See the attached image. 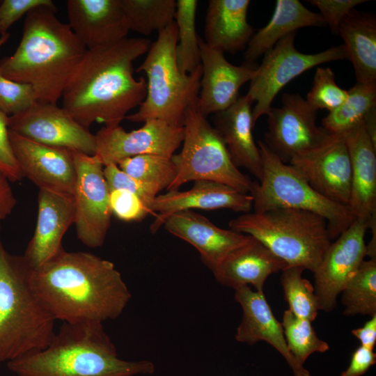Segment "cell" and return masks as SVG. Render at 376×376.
<instances>
[{"mask_svg":"<svg viewBox=\"0 0 376 376\" xmlns=\"http://www.w3.org/2000/svg\"><path fill=\"white\" fill-rule=\"evenodd\" d=\"M31 288L55 320L101 322L117 318L132 295L113 263L88 252L62 249L36 269Z\"/></svg>","mask_w":376,"mask_h":376,"instance_id":"6da1fadb","label":"cell"},{"mask_svg":"<svg viewBox=\"0 0 376 376\" xmlns=\"http://www.w3.org/2000/svg\"><path fill=\"white\" fill-rule=\"evenodd\" d=\"M150 40L126 38L87 49L61 96L63 107L82 126L120 125L146 95L145 78L134 77V62L147 53Z\"/></svg>","mask_w":376,"mask_h":376,"instance_id":"7a4b0ae2","label":"cell"},{"mask_svg":"<svg viewBox=\"0 0 376 376\" xmlns=\"http://www.w3.org/2000/svg\"><path fill=\"white\" fill-rule=\"evenodd\" d=\"M57 8L38 6L29 11L15 52L0 60V73L28 84L38 102L57 104L87 49L68 24L56 15Z\"/></svg>","mask_w":376,"mask_h":376,"instance_id":"3957f363","label":"cell"},{"mask_svg":"<svg viewBox=\"0 0 376 376\" xmlns=\"http://www.w3.org/2000/svg\"><path fill=\"white\" fill-rule=\"evenodd\" d=\"M16 376H136L152 374L149 361H125L103 323H64L48 345L7 362Z\"/></svg>","mask_w":376,"mask_h":376,"instance_id":"277c9868","label":"cell"},{"mask_svg":"<svg viewBox=\"0 0 376 376\" xmlns=\"http://www.w3.org/2000/svg\"><path fill=\"white\" fill-rule=\"evenodd\" d=\"M22 256L9 253L0 237V363L45 348L55 334V320L29 280Z\"/></svg>","mask_w":376,"mask_h":376,"instance_id":"5b68a950","label":"cell"},{"mask_svg":"<svg viewBox=\"0 0 376 376\" xmlns=\"http://www.w3.org/2000/svg\"><path fill=\"white\" fill-rule=\"evenodd\" d=\"M229 226L261 242L288 266L301 267L313 273L331 243L326 220L301 210L243 213L231 219Z\"/></svg>","mask_w":376,"mask_h":376,"instance_id":"8992f818","label":"cell"},{"mask_svg":"<svg viewBox=\"0 0 376 376\" xmlns=\"http://www.w3.org/2000/svg\"><path fill=\"white\" fill-rule=\"evenodd\" d=\"M178 29L175 21L158 33L137 68L147 77V91L137 111L125 119L134 123L160 120L182 126L188 107L198 98L202 75L201 65L192 73H182L175 60Z\"/></svg>","mask_w":376,"mask_h":376,"instance_id":"52a82bcc","label":"cell"},{"mask_svg":"<svg viewBox=\"0 0 376 376\" xmlns=\"http://www.w3.org/2000/svg\"><path fill=\"white\" fill-rule=\"evenodd\" d=\"M262 175L253 182L250 195L254 212L292 208L316 214L324 218L330 239H336L355 219L347 205L332 201L315 191L290 164L284 163L264 143H258Z\"/></svg>","mask_w":376,"mask_h":376,"instance_id":"ba28073f","label":"cell"},{"mask_svg":"<svg viewBox=\"0 0 376 376\" xmlns=\"http://www.w3.org/2000/svg\"><path fill=\"white\" fill-rule=\"evenodd\" d=\"M196 102L185 113L182 148L171 157L176 175L167 190H178L191 181L208 180L250 194L253 181L234 165L220 134L198 111Z\"/></svg>","mask_w":376,"mask_h":376,"instance_id":"9c48e42d","label":"cell"},{"mask_svg":"<svg viewBox=\"0 0 376 376\" xmlns=\"http://www.w3.org/2000/svg\"><path fill=\"white\" fill-rule=\"evenodd\" d=\"M296 33L283 37L264 54L262 63L250 81L246 95L253 103L256 102L252 109L254 126L260 116L267 115L279 91L295 77L324 63L347 59L343 45L315 54L299 52L294 43Z\"/></svg>","mask_w":376,"mask_h":376,"instance_id":"30bf717a","label":"cell"},{"mask_svg":"<svg viewBox=\"0 0 376 376\" xmlns=\"http://www.w3.org/2000/svg\"><path fill=\"white\" fill-rule=\"evenodd\" d=\"M76 181L72 194L78 239L90 248L101 246L110 227L112 212L104 166L94 155L73 152Z\"/></svg>","mask_w":376,"mask_h":376,"instance_id":"8fae6325","label":"cell"},{"mask_svg":"<svg viewBox=\"0 0 376 376\" xmlns=\"http://www.w3.org/2000/svg\"><path fill=\"white\" fill-rule=\"evenodd\" d=\"M317 111L299 94L285 93L280 107H271L267 116L266 146L281 161L289 164L319 146L329 134L316 125Z\"/></svg>","mask_w":376,"mask_h":376,"instance_id":"7c38bea8","label":"cell"},{"mask_svg":"<svg viewBox=\"0 0 376 376\" xmlns=\"http://www.w3.org/2000/svg\"><path fill=\"white\" fill-rule=\"evenodd\" d=\"M93 155L104 166L141 155L172 157L182 143L183 126L148 120L139 129L127 132L120 125L103 127L95 134Z\"/></svg>","mask_w":376,"mask_h":376,"instance_id":"4fadbf2b","label":"cell"},{"mask_svg":"<svg viewBox=\"0 0 376 376\" xmlns=\"http://www.w3.org/2000/svg\"><path fill=\"white\" fill-rule=\"evenodd\" d=\"M9 130L40 143L93 155L95 137L57 104L36 102L8 117Z\"/></svg>","mask_w":376,"mask_h":376,"instance_id":"5bb4252c","label":"cell"},{"mask_svg":"<svg viewBox=\"0 0 376 376\" xmlns=\"http://www.w3.org/2000/svg\"><path fill=\"white\" fill-rule=\"evenodd\" d=\"M368 224L357 219L328 247L313 272L314 291L319 309L330 312L338 295L367 256L365 234Z\"/></svg>","mask_w":376,"mask_h":376,"instance_id":"9a60e30c","label":"cell"},{"mask_svg":"<svg viewBox=\"0 0 376 376\" xmlns=\"http://www.w3.org/2000/svg\"><path fill=\"white\" fill-rule=\"evenodd\" d=\"M319 194L347 205L351 192V160L343 134H331L317 147L289 163Z\"/></svg>","mask_w":376,"mask_h":376,"instance_id":"2e32d148","label":"cell"},{"mask_svg":"<svg viewBox=\"0 0 376 376\" xmlns=\"http://www.w3.org/2000/svg\"><path fill=\"white\" fill-rule=\"evenodd\" d=\"M9 137L24 178L40 189L72 195L76 181L73 150L40 143L10 130Z\"/></svg>","mask_w":376,"mask_h":376,"instance_id":"e0dca14e","label":"cell"},{"mask_svg":"<svg viewBox=\"0 0 376 376\" xmlns=\"http://www.w3.org/2000/svg\"><path fill=\"white\" fill-rule=\"evenodd\" d=\"M199 45L202 75L196 107L207 116L231 106L239 97L240 88L253 78L258 65L246 61L235 65L224 53L208 47L201 38Z\"/></svg>","mask_w":376,"mask_h":376,"instance_id":"ac0fdd59","label":"cell"},{"mask_svg":"<svg viewBox=\"0 0 376 376\" xmlns=\"http://www.w3.org/2000/svg\"><path fill=\"white\" fill-rule=\"evenodd\" d=\"M221 208L242 213L250 212L253 208V198L249 194H243L225 184L197 180L187 191H168L155 197L150 207V212H155L157 215L150 225V230L152 233H156L166 219L177 212Z\"/></svg>","mask_w":376,"mask_h":376,"instance_id":"d6986e66","label":"cell"},{"mask_svg":"<svg viewBox=\"0 0 376 376\" xmlns=\"http://www.w3.org/2000/svg\"><path fill=\"white\" fill-rule=\"evenodd\" d=\"M38 203L36 229L22 256L31 269L40 267L63 249V237L75 221L71 194L40 189Z\"/></svg>","mask_w":376,"mask_h":376,"instance_id":"ffe728a7","label":"cell"},{"mask_svg":"<svg viewBox=\"0 0 376 376\" xmlns=\"http://www.w3.org/2000/svg\"><path fill=\"white\" fill-rule=\"evenodd\" d=\"M162 226L169 233L193 246L212 271L230 253L251 239L249 235L219 228L191 210L173 213L166 219Z\"/></svg>","mask_w":376,"mask_h":376,"instance_id":"44dd1931","label":"cell"},{"mask_svg":"<svg viewBox=\"0 0 376 376\" xmlns=\"http://www.w3.org/2000/svg\"><path fill=\"white\" fill-rule=\"evenodd\" d=\"M68 25L87 49L116 43L130 31L120 0H68Z\"/></svg>","mask_w":376,"mask_h":376,"instance_id":"7402d4cb","label":"cell"},{"mask_svg":"<svg viewBox=\"0 0 376 376\" xmlns=\"http://www.w3.org/2000/svg\"><path fill=\"white\" fill-rule=\"evenodd\" d=\"M235 299L242 308L236 340L250 345L265 341L285 359L295 376H311L290 352L282 324L274 317L263 290H253L249 285H243L235 289Z\"/></svg>","mask_w":376,"mask_h":376,"instance_id":"603a6c76","label":"cell"},{"mask_svg":"<svg viewBox=\"0 0 376 376\" xmlns=\"http://www.w3.org/2000/svg\"><path fill=\"white\" fill-rule=\"evenodd\" d=\"M343 135L352 166L348 207L354 217L366 221L375 235L376 142L370 138L363 123Z\"/></svg>","mask_w":376,"mask_h":376,"instance_id":"cb8c5ba5","label":"cell"},{"mask_svg":"<svg viewBox=\"0 0 376 376\" xmlns=\"http://www.w3.org/2000/svg\"><path fill=\"white\" fill-rule=\"evenodd\" d=\"M252 104L246 95L239 96L228 108L214 114L213 123L234 165L247 169L259 180L262 159L252 133Z\"/></svg>","mask_w":376,"mask_h":376,"instance_id":"d4e9b609","label":"cell"},{"mask_svg":"<svg viewBox=\"0 0 376 376\" xmlns=\"http://www.w3.org/2000/svg\"><path fill=\"white\" fill-rule=\"evenodd\" d=\"M287 264L264 244L251 237L246 244L230 253L213 271L216 280L234 290L252 285L263 290L266 279L282 271Z\"/></svg>","mask_w":376,"mask_h":376,"instance_id":"484cf974","label":"cell"},{"mask_svg":"<svg viewBox=\"0 0 376 376\" xmlns=\"http://www.w3.org/2000/svg\"><path fill=\"white\" fill-rule=\"evenodd\" d=\"M249 0H210L207 9L205 43L223 53H235L246 47L254 34L247 22Z\"/></svg>","mask_w":376,"mask_h":376,"instance_id":"4316f807","label":"cell"},{"mask_svg":"<svg viewBox=\"0 0 376 376\" xmlns=\"http://www.w3.org/2000/svg\"><path fill=\"white\" fill-rule=\"evenodd\" d=\"M338 34L347 59L352 63L357 83H376V18L354 9L341 22Z\"/></svg>","mask_w":376,"mask_h":376,"instance_id":"83f0119b","label":"cell"},{"mask_svg":"<svg viewBox=\"0 0 376 376\" xmlns=\"http://www.w3.org/2000/svg\"><path fill=\"white\" fill-rule=\"evenodd\" d=\"M319 13L306 8L298 0H277L269 22L253 35L244 53L246 62L255 61L287 35L303 27L324 26Z\"/></svg>","mask_w":376,"mask_h":376,"instance_id":"f1b7e54d","label":"cell"},{"mask_svg":"<svg viewBox=\"0 0 376 376\" xmlns=\"http://www.w3.org/2000/svg\"><path fill=\"white\" fill-rule=\"evenodd\" d=\"M347 93L346 100L322 120V127L331 134H344L356 128L376 109V83L357 82Z\"/></svg>","mask_w":376,"mask_h":376,"instance_id":"f546056e","label":"cell"},{"mask_svg":"<svg viewBox=\"0 0 376 376\" xmlns=\"http://www.w3.org/2000/svg\"><path fill=\"white\" fill-rule=\"evenodd\" d=\"M196 0L176 1L175 22L178 29L175 60L179 70L186 75L201 65L199 37L196 31Z\"/></svg>","mask_w":376,"mask_h":376,"instance_id":"4dcf8cb0","label":"cell"},{"mask_svg":"<svg viewBox=\"0 0 376 376\" xmlns=\"http://www.w3.org/2000/svg\"><path fill=\"white\" fill-rule=\"evenodd\" d=\"M128 28L143 35L158 33L175 21L176 1L120 0Z\"/></svg>","mask_w":376,"mask_h":376,"instance_id":"1f68e13d","label":"cell"},{"mask_svg":"<svg viewBox=\"0 0 376 376\" xmlns=\"http://www.w3.org/2000/svg\"><path fill=\"white\" fill-rule=\"evenodd\" d=\"M343 314H376V258L363 260L342 290Z\"/></svg>","mask_w":376,"mask_h":376,"instance_id":"d6a6232c","label":"cell"},{"mask_svg":"<svg viewBox=\"0 0 376 376\" xmlns=\"http://www.w3.org/2000/svg\"><path fill=\"white\" fill-rule=\"evenodd\" d=\"M305 269L298 266H287L282 269L281 283L289 310L296 316L313 322L319 306L314 287L302 277Z\"/></svg>","mask_w":376,"mask_h":376,"instance_id":"836d02e7","label":"cell"},{"mask_svg":"<svg viewBox=\"0 0 376 376\" xmlns=\"http://www.w3.org/2000/svg\"><path fill=\"white\" fill-rule=\"evenodd\" d=\"M281 324L288 348L299 364L303 366L314 352L329 350V344L317 336L311 322L295 315L289 309L285 311Z\"/></svg>","mask_w":376,"mask_h":376,"instance_id":"e575fe53","label":"cell"},{"mask_svg":"<svg viewBox=\"0 0 376 376\" xmlns=\"http://www.w3.org/2000/svg\"><path fill=\"white\" fill-rule=\"evenodd\" d=\"M117 165L128 175L156 185L162 190L167 189L176 175V167L171 157L162 155H136L123 159Z\"/></svg>","mask_w":376,"mask_h":376,"instance_id":"d590c367","label":"cell"},{"mask_svg":"<svg viewBox=\"0 0 376 376\" xmlns=\"http://www.w3.org/2000/svg\"><path fill=\"white\" fill-rule=\"evenodd\" d=\"M347 91L336 82L335 75L330 68L318 67L306 101L314 110L325 109L331 112L338 108L347 97Z\"/></svg>","mask_w":376,"mask_h":376,"instance_id":"8d00e7d4","label":"cell"},{"mask_svg":"<svg viewBox=\"0 0 376 376\" xmlns=\"http://www.w3.org/2000/svg\"><path fill=\"white\" fill-rule=\"evenodd\" d=\"M37 102L32 86L9 79L0 73V111L8 117L18 114Z\"/></svg>","mask_w":376,"mask_h":376,"instance_id":"74e56055","label":"cell"},{"mask_svg":"<svg viewBox=\"0 0 376 376\" xmlns=\"http://www.w3.org/2000/svg\"><path fill=\"white\" fill-rule=\"evenodd\" d=\"M104 175L109 190L122 189L134 194L143 201L150 212L155 197L162 191L156 185L142 182L128 175L115 164L104 166Z\"/></svg>","mask_w":376,"mask_h":376,"instance_id":"f35d334b","label":"cell"},{"mask_svg":"<svg viewBox=\"0 0 376 376\" xmlns=\"http://www.w3.org/2000/svg\"><path fill=\"white\" fill-rule=\"evenodd\" d=\"M109 204L112 214L125 221H140L150 212L134 194L125 189L109 190Z\"/></svg>","mask_w":376,"mask_h":376,"instance_id":"ab89813d","label":"cell"},{"mask_svg":"<svg viewBox=\"0 0 376 376\" xmlns=\"http://www.w3.org/2000/svg\"><path fill=\"white\" fill-rule=\"evenodd\" d=\"M56 8L51 0H3L0 2V36L8 33L10 26L38 6Z\"/></svg>","mask_w":376,"mask_h":376,"instance_id":"60d3db41","label":"cell"},{"mask_svg":"<svg viewBox=\"0 0 376 376\" xmlns=\"http://www.w3.org/2000/svg\"><path fill=\"white\" fill-rule=\"evenodd\" d=\"M311 5L318 8L320 15L334 33H338V28L345 17L354 8L367 0H309Z\"/></svg>","mask_w":376,"mask_h":376,"instance_id":"b9f144b4","label":"cell"},{"mask_svg":"<svg viewBox=\"0 0 376 376\" xmlns=\"http://www.w3.org/2000/svg\"><path fill=\"white\" fill-rule=\"evenodd\" d=\"M0 173L10 182L20 181L23 173L15 157L9 137L8 116L0 111Z\"/></svg>","mask_w":376,"mask_h":376,"instance_id":"7bdbcfd3","label":"cell"},{"mask_svg":"<svg viewBox=\"0 0 376 376\" xmlns=\"http://www.w3.org/2000/svg\"><path fill=\"white\" fill-rule=\"evenodd\" d=\"M375 362L376 354L373 350L361 345L352 353L349 366L340 376H361Z\"/></svg>","mask_w":376,"mask_h":376,"instance_id":"ee69618b","label":"cell"},{"mask_svg":"<svg viewBox=\"0 0 376 376\" xmlns=\"http://www.w3.org/2000/svg\"><path fill=\"white\" fill-rule=\"evenodd\" d=\"M10 182V180L0 173V221L10 214L17 203Z\"/></svg>","mask_w":376,"mask_h":376,"instance_id":"f6af8a7d","label":"cell"},{"mask_svg":"<svg viewBox=\"0 0 376 376\" xmlns=\"http://www.w3.org/2000/svg\"><path fill=\"white\" fill-rule=\"evenodd\" d=\"M354 335L361 343V345L374 349L376 343V314L371 316L363 327L352 331Z\"/></svg>","mask_w":376,"mask_h":376,"instance_id":"bcb514c9","label":"cell"},{"mask_svg":"<svg viewBox=\"0 0 376 376\" xmlns=\"http://www.w3.org/2000/svg\"><path fill=\"white\" fill-rule=\"evenodd\" d=\"M9 37H10L9 33L6 35L0 36V47H1L6 42L8 41Z\"/></svg>","mask_w":376,"mask_h":376,"instance_id":"7dc6e473","label":"cell"}]
</instances>
